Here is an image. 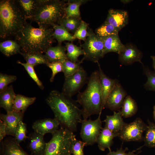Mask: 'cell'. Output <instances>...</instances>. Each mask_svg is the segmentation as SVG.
<instances>
[{"instance_id": "ba28073f", "label": "cell", "mask_w": 155, "mask_h": 155, "mask_svg": "<svg viewBox=\"0 0 155 155\" xmlns=\"http://www.w3.org/2000/svg\"><path fill=\"white\" fill-rule=\"evenodd\" d=\"M147 127L141 118H137L133 122L126 123L119 133L118 137L123 142H141Z\"/></svg>"}, {"instance_id": "8d00e7d4", "label": "cell", "mask_w": 155, "mask_h": 155, "mask_svg": "<svg viewBox=\"0 0 155 155\" xmlns=\"http://www.w3.org/2000/svg\"><path fill=\"white\" fill-rule=\"evenodd\" d=\"M27 133V125L23 121H21L18 125L14 137L18 144L20 145L22 142H25L28 138Z\"/></svg>"}, {"instance_id": "f1b7e54d", "label": "cell", "mask_w": 155, "mask_h": 155, "mask_svg": "<svg viewBox=\"0 0 155 155\" xmlns=\"http://www.w3.org/2000/svg\"><path fill=\"white\" fill-rule=\"evenodd\" d=\"M26 60L27 63L34 67L40 64L46 65L49 62L44 55L40 53H20Z\"/></svg>"}, {"instance_id": "3957f363", "label": "cell", "mask_w": 155, "mask_h": 155, "mask_svg": "<svg viewBox=\"0 0 155 155\" xmlns=\"http://www.w3.org/2000/svg\"><path fill=\"white\" fill-rule=\"evenodd\" d=\"M17 0L0 1V37L4 40L14 38L27 22Z\"/></svg>"}, {"instance_id": "1f68e13d", "label": "cell", "mask_w": 155, "mask_h": 155, "mask_svg": "<svg viewBox=\"0 0 155 155\" xmlns=\"http://www.w3.org/2000/svg\"><path fill=\"white\" fill-rule=\"evenodd\" d=\"M65 44L68 59L74 62H79L80 61L78 59V57L84 54L82 48L72 43L67 42Z\"/></svg>"}, {"instance_id": "bcb514c9", "label": "cell", "mask_w": 155, "mask_h": 155, "mask_svg": "<svg viewBox=\"0 0 155 155\" xmlns=\"http://www.w3.org/2000/svg\"><path fill=\"white\" fill-rule=\"evenodd\" d=\"M121 2L123 3H124L125 4L129 3L132 1L130 0H121Z\"/></svg>"}, {"instance_id": "9a60e30c", "label": "cell", "mask_w": 155, "mask_h": 155, "mask_svg": "<svg viewBox=\"0 0 155 155\" xmlns=\"http://www.w3.org/2000/svg\"><path fill=\"white\" fill-rule=\"evenodd\" d=\"M60 125L55 118H48L36 120L32 127L34 131L44 135L47 133L53 134L59 129Z\"/></svg>"}, {"instance_id": "5bb4252c", "label": "cell", "mask_w": 155, "mask_h": 155, "mask_svg": "<svg viewBox=\"0 0 155 155\" xmlns=\"http://www.w3.org/2000/svg\"><path fill=\"white\" fill-rule=\"evenodd\" d=\"M129 15L127 12L122 9H111L109 10L105 22L120 31L128 23Z\"/></svg>"}, {"instance_id": "f546056e", "label": "cell", "mask_w": 155, "mask_h": 155, "mask_svg": "<svg viewBox=\"0 0 155 155\" xmlns=\"http://www.w3.org/2000/svg\"><path fill=\"white\" fill-rule=\"evenodd\" d=\"M85 0H70L67 1L65 8V16L81 18L80 7L82 4L88 1Z\"/></svg>"}, {"instance_id": "cb8c5ba5", "label": "cell", "mask_w": 155, "mask_h": 155, "mask_svg": "<svg viewBox=\"0 0 155 155\" xmlns=\"http://www.w3.org/2000/svg\"><path fill=\"white\" fill-rule=\"evenodd\" d=\"M26 19L30 20L37 11L41 0H17Z\"/></svg>"}, {"instance_id": "44dd1931", "label": "cell", "mask_w": 155, "mask_h": 155, "mask_svg": "<svg viewBox=\"0 0 155 155\" xmlns=\"http://www.w3.org/2000/svg\"><path fill=\"white\" fill-rule=\"evenodd\" d=\"M65 46L59 44L55 46L49 47L44 53L49 63L60 62L63 63L68 59L66 53Z\"/></svg>"}, {"instance_id": "d590c367", "label": "cell", "mask_w": 155, "mask_h": 155, "mask_svg": "<svg viewBox=\"0 0 155 155\" xmlns=\"http://www.w3.org/2000/svg\"><path fill=\"white\" fill-rule=\"evenodd\" d=\"M143 73L146 76L147 80L144 85L147 90L155 91V72L144 66L142 63Z\"/></svg>"}, {"instance_id": "7c38bea8", "label": "cell", "mask_w": 155, "mask_h": 155, "mask_svg": "<svg viewBox=\"0 0 155 155\" xmlns=\"http://www.w3.org/2000/svg\"><path fill=\"white\" fill-rule=\"evenodd\" d=\"M124 45V49L118 54L119 62L125 65H131L135 62L141 63L143 56L142 51L132 43H127Z\"/></svg>"}, {"instance_id": "4dcf8cb0", "label": "cell", "mask_w": 155, "mask_h": 155, "mask_svg": "<svg viewBox=\"0 0 155 155\" xmlns=\"http://www.w3.org/2000/svg\"><path fill=\"white\" fill-rule=\"evenodd\" d=\"M82 21L81 18L65 16L57 24L63 26L69 32L74 34L81 24Z\"/></svg>"}, {"instance_id": "484cf974", "label": "cell", "mask_w": 155, "mask_h": 155, "mask_svg": "<svg viewBox=\"0 0 155 155\" xmlns=\"http://www.w3.org/2000/svg\"><path fill=\"white\" fill-rule=\"evenodd\" d=\"M52 26L53 29V37L56 40L59 44L65 41L72 42L76 38L68 30L63 26L55 24Z\"/></svg>"}, {"instance_id": "ee69618b", "label": "cell", "mask_w": 155, "mask_h": 155, "mask_svg": "<svg viewBox=\"0 0 155 155\" xmlns=\"http://www.w3.org/2000/svg\"><path fill=\"white\" fill-rule=\"evenodd\" d=\"M7 135L6 125L3 120L0 119V142L3 141Z\"/></svg>"}, {"instance_id": "f6af8a7d", "label": "cell", "mask_w": 155, "mask_h": 155, "mask_svg": "<svg viewBox=\"0 0 155 155\" xmlns=\"http://www.w3.org/2000/svg\"><path fill=\"white\" fill-rule=\"evenodd\" d=\"M151 57L152 61L153 66L154 69V71L155 72V56H151Z\"/></svg>"}, {"instance_id": "d6a6232c", "label": "cell", "mask_w": 155, "mask_h": 155, "mask_svg": "<svg viewBox=\"0 0 155 155\" xmlns=\"http://www.w3.org/2000/svg\"><path fill=\"white\" fill-rule=\"evenodd\" d=\"M120 31L111 24L105 22L95 30V34L103 38L110 36L118 35Z\"/></svg>"}, {"instance_id": "7dc6e473", "label": "cell", "mask_w": 155, "mask_h": 155, "mask_svg": "<svg viewBox=\"0 0 155 155\" xmlns=\"http://www.w3.org/2000/svg\"><path fill=\"white\" fill-rule=\"evenodd\" d=\"M153 113V117H154V119L155 122V105L154 106V107Z\"/></svg>"}, {"instance_id": "74e56055", "label": "cell", "mask_w": 155, "mask_h": 155, "mask_svg": "<svg viewBox=\"0 0 155 155\" xmlns=\"http://www.w3.org/2000/svg\"><path fill=\"white\" fill-rule=\"evenodd\" d=\"M17 63L22 65L30 77L35 82L38 87L43 90L44 87L42 82L40 80L34 69V67L27 63H24L18 61Z\"/></svg>"}, {"instance_id": "d6986e66", "label": "cell", "mask_w": 155, "mask_h": 155, "mask_svg": "<svg viewBox=\"0 0 155 155\" xmlns=\"http://www.w3.org/2000/svg\"><path fill=\"white\" fill-rule=\"evenodd\" d=\"M98 66L102 93V108L103 109L105 108L106 101L109 94L118 81L117 79H111L106 76L102 70L99 64Z\"/></svg>"}, {"instance_id": "83f0119b", "label": "cell", "mask_w": 155, "mask_h": 155, "mask_svg": "<svg viewBox=\"0 0 155 155\" xmlns=\"http://www.w3.org/2000/svg\"><path fill=\"white\" fill-rule=\"evenodd\" d=\"M35 97H28L23 95L16 94L14 100L13 110L24 113L27 108L33 104L36 100Z\"/></svg>"}, {"instance_id": "7a4b0ae2", "label": "cell", "mask_w": 155, "mask_h": 155, "mask_svg": "<svg viewBox=\"0 0 155 155\" xmlns=\"http://www.w3.org/2000/svg\"><path fill=\"white\" fill-rule=\"evenodd\" d=\"M53 33L52 26L35 28L27 22L15 40L20 46L22 52L43 54L51 46Z\"/></svg>"}, {"instance_id": "8fae6325", "label": "cell", "mask_w": 155, "mask_h": 155, "mask_svg": "<svg viewBox=\"0 0 155 155\" xmlns=\"http://www.w3.org/2000/svg\"><path fill=\"white\" fill-rule=\"evenodd\" d=\"M127 96L126 91L118 81L109 94L105 107L114 111L118 110L121 108L124 100Z\"/></svg>"}, {"instance_id": "52a82bcc", "label": "cell", "mask_w": 155, "mask_h": 155, "mask_svg": "<svg viewBox=\"0 0 155 155\" xmlns=\"http://www.w3.org/2000/svg\"><path fill=\"white\" fill-rule=\"evenodd\" d=\"M81 46L84 53L82 61L87 60L98 63L104 56L103 41L95 33H89L84 43Z\"/></svg>"}, {"instance_id": "ffe728a7", "label": "cell", "mask_w": 155, "mask_h": 155, "mask_svg": "<svg viewBox=\"0 0 155 155\" xmlns=\"http://www.w3.org/2000/svg\"><path fill=\"white\" fill-rule=\"evenodd\" d=\"M101 38L103 42L104 55L111 52H115L119 54L124 47L125 45L122 43L118 35Z\"/></svg>"}, {"instance_id": "7bdbcfd3", "label": "cell", "mask_w": 155, "mask_h": 155, "mask_svg": "<svg viewBox=\"0 0 155 155\" xmlns=\"http://www.w3.org/2000/svg\"><path fill=\"white\" fill-rule=\"evenodd\" d=\"M144 146H141L135 150L129 151L128 153H126V152L128 150V148L127 147L123 149L121 146L120 148L117 149L115 151H109V152L106 155H137L142 152V151L140 150L136 153H135V152L141 150Z\"/></svg>"}, {"instance_id": "b9f144b4", "label": "cell", "mask_w": 155, "mask_h": 155, "mask_svg": "<svg viewBox=\"0 0 155 155\" xmlns=\"http://www.w3.org/2000/svg\"><path fill=\"white\" fill-rule=\"evenodd\" d=\"M46 65L52 71L50 80L51 82H52L54 80L56 75L59 72H63L62 63L60 62H54L48 63Z\"/></svg>"}, {"instance_id": "ac0fdd59", "label": "cell", "mask_w": 155, "mask_h": 155, "mask_svg": "<svg viewBox=\"0 0 155 155\" xmlns=\"http://www.w3.org/2000/svg\"><path fill=\"white\" fill-rule=\"evenodd\" d=\"M119 133H115L104 127L102 128L97 140L99 149L104 151L107 148L111 151V147L113 143V139L118 136Z\"/></svg>"}, {"instance_id": "30bf717a", "label": "cell", "mask_w": 155, "mask_h": 155, "mask_svg": "<svg viewBox=\"0 0 155 155\" xmlns=\"http://www.w3.org/2000/svg\"><path fill=\"white\" fill-rule=\"evenodd\" d=\"M87 73L81 66L78 70L72 75L65 77L62 93L70 98L79 92L82 87L87 83Z\"/></svg>"}, {"instance_id": "603a6c76", "label": "cell", "mask_w": 155, "mask_h": 155, "mask_svg": "<svg viewBox=\"0 0 155 155\" xmlns=\"http://www.w3.org/2000/svg\"><path fill=\"white\" fill-rule=\"evenodd\" d=\"M16 95L12 85L8 86L0 92V107L3 108L7 113L13 110L14 101Z\"/></svg>"}, {"instance_id": "e0dca14e", "label": "cell", "mask_w": 155, "mask_h": 155, "mask_svg": "<svg viewBox=\"0 0 155 155\" xmlns=\"http://www.w3.org/2000/svg\"><path fill=\"white\" fill-rule=\"evenodd\" d=\"M44 135L34 131L28 136L29 142L28 148L32 155H44L46 143L44 139Z\"/></svg>"}, {"instance_id": "8992f818", "label": "cell", "mask_w": 155, "mask_h": 155, "mask_svg": "<svg viewBox=\"0 0 155 155\" xmlns=\"http://www.w3.org/2000/svg\"><path fill=\"white\" fill-rule=\"evenodd\" d=\"M52 135L46 143L44 155H71V147L76 139L74 132L61 126Z\"/></svg>"}, {"instance_id": "d4e9b609", "label": "cell", "mask_w": 155, "mask_h": 155, "mask_svg": "<svg viewBox=\"0 0 155 155\" xmlns=\"http://www.w3.org/2000/svg\"><path fill=\"white\" fill-rule=\"evenodd\" d=\"M1 52L7 57L22 52L20 46L15 40L11 39L3 41L0 43Z\"/></svg>"}, {"instance_id": "ab89813d", "label": "cell", "mask_w": 155, "mask_h": 155, "mask_svg": "<svg viewBox=\"0 0 155 155\" xmlns=\"http://www.w3.org/2000/svg\"><path fill=\"white\" fill-rule=\"evenodd\" d=\"M17 78L15 75L0 73V92L5 89L9 84L15 81Z\"/></svg>"}, {"instance_id": "836d02e7", "label": "cell", "mask_w": 155, "mask_h": 155, "mask_svg": "<svg viewBox=\"0 0 155 155\" xmlns=\"http://www.w3.org/2000/svg\"><path fill=\"white\" fill-rule=\"evenodd\" d=\"M148 125L143 140L144 146L151 148H155V123L148 121Z\"/></svg>"}, {"instance_id": "60d3db41", "label": "cell", "mask_w": 155, "mask_h": 155, "mask_svg": "<svg viewBox=\"0 0 155 155\" xmlns=\"http://www.w3.org/2000/svg\"><path fill=\"white\" fill-rule=\"evenodd\" d=\"M85 146L86 144L84 142L76 139L71 147V154L73 155H84L83 151Z\"/></svg>"}, {"instance_id": "4fadbf2b", "label": "cell", "mask_w": 155, "mask_h": 155, "mask_svg": "<svg viewBox=\"0 0 155 155\" xmlns=\"http://www.w3.org/2000/svg\"><path fill=\"white\" fill-rule=\"evenodd\" d=\"M24 113L13 110L6 114H1L0 119L6 125L7 135L14 137L19 123L23 121Z\"/></svg>"}, {"instance_id": "2e32d148", "label": "cell", "mask_w": 155, "mask_h": 155, "mask_svg": "<svg viewBox=\"0 0 155 155\" xmlns=\"http://www.w3.org/2000/svg\"><path fill=\"white\" fill-rule=\"evenodd\" d=\"M0 155H32L25 152L14 137L5 138L0 142Z\"/></svg>"}, {"instance_id": "4316f807", "label": "cell", "mask_w": 155, "mask_h": 155, "mask_svg": "<svg viewBox=\"0 0 155 155\" xmlns=\"http://www.w3.org/2000/svg\"><path fill=\"white\" fill-rule=\"evenodd\" d=\"M138 110L137 103L130 95L125 98L121 111L122 117L127 118L135 115Z\"/></svg>"}, {"instance_id": "6da1fadb", "label": "cell", "mask_w": 155, "mask_h": 155, "mask_svg": "<svg viewBox=\"0 0 155 155\" xmlns=\"http://www.w3.org/2000/svg\"><path fill=\"white\" fill-rule=\"evenodd\" d=\"M69 98L62 92L53 90L46 101L60 126L74 132L82 120V111Z\"/></svg>"}, {"instance_id": "7402d4cb", "label": "cell", "mask_w": 155, "mask_h": 155, "mask_svg": "<svg viewBox=\"0 0 155 155\" xmlns=\"http://www.w3.org/2000/svg\"><path fill=\"white\" fill-rule=\"evenodd\" d=\"M121 111H114L113 115H106L103 122L104 127L115 133H119L126 124L122 118Z\"/></svg>"}, {"instance_id": "5b68a950", "label": "cell", "mask_w": 155, "mask_h": 155, "mask_svg": "<svg viewBox=\"0 0 155 155\" xmlns=\"http://www.w3.org/2000/svg\"><path fill=\"white\" fill-rule=\"evenodd\" d=\"M67 1L41 0L36 12L30 20L39 26H52L65 16Z\"/></svg>"}, {"instance_id": "277c9868", "label": "cell", "mask_w": 155, "mask_h": 155, "mask_svg": "<svg viewBox=\"0 0 155 155\" xmlns=\"http://www.w3.org/2000/svg\"><path fill=\"white\" fill-rule=\"evenodd\" d=\"M87 83L85 90L78 92L76 100L82 107L83 119H88L94 115H101L103 110L102 93L98 71L92 73Z\"/></svg>"}, {"instance_id": "9c48e42d", "label": "cell", "mask_w": 155, "mask_h": 155, "mask_svg": "<svg viewBox=\"0 0 155 155\" xmlns=\"http://www.w3.org/2000/svg\"><path fill=\"white\" fill-rule=\"evenodd\" d=\"M101 115L95 120L82 119L81 127L80 133L82 141L86 146H91L96 143L97 137L102 128Z\"/></svg>"}, {"instance_id": "e575fe53", "label": "cell", "mask_w": 155, "mask_h": 155, "mask_svg": "<svg viewBox=\"0 0 155 155\" xmlns=\"http://www.w3.org/2000/svg\"><path fill=\"white\" fill-rule=\"evenodd\" d=\"M82 62L81 61L74 62L68 59L64 61L62 63V68L65 77L72 75L77 72L81 67L80 64Z\"/></svg>"}, {"instance_id": "f35d334b", "label": "cell", "mask_w": 155, "mask_h": 155, "mask_svg": "<svg viewBox=\"0 0 155 155\" xmlns=\"http://www.w3.org/2000/svg\"><path fill=\"white\" fill-rule=\"evenodd\" d=\"M88 26V24L82 20L80 26L73 34L75 38L84 41L89 34L87 31Z\"/></svg>"}]
</instances>
